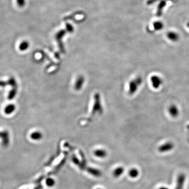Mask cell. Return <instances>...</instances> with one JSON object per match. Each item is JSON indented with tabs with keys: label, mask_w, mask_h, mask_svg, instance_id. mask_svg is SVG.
<instances>
[{
	"label": "cell",
	"mask_w": 189,
	"mask_h": 189,
	"mask_svg": "<svg viewBox=\"0 0 189 189\" xmlns=\"http://www.w3.org/2000/svg\"><path fill=\"white\" fill-rule=\"evenodd\" d=\"M7 86V82H4V81H0V87H4Z\"/></svg>",
	"instance_id": "obj_23"
},
{
	"label": "cell",
	"mask_w": 189,
	"mask_h": 189,
	"mask_svg": "<svg viewBox=\"0 0 189 189\" xmlns=\"http://www.w3.org/2000/svg\"><path fill=\"white\" fill-rule=\"evenodd\" d=\"M0 138H2V142L3 147H6L9 145V133L7 131H0Z\"/></svg>",
	"instance_id": "obj_5"
},
{
	"label": "cell",
	"mask_w": 189,
	"mask_h": 189,
	"mask_svg": "<svg viewBox=\"0 0 189 189\" xmlns=\"http://www.w3.org/2000/svg\"><path fill=\"white\" fill-rule=\"evenodd\" d=\"M142 79L141 77H138L133 79L129 83V93L130 94H133L137 90L138 87L141 85Z\"/></svg>",
	"instance_id": "obj_1"
},
{
	"label": "cell",
	"mask_w": 189,
	"mask_h": 189,
	"mask_svg": "<svg viewBox=\"0 0 189 189\" xmlns=\"http://www.w3.org/2000/svg\"><path fill=\"white\" fill-rule=\"evenodd\" d=\"M7 85L11 86L12 88H17V84L14 77H11L7 82Z\"/></svg>",
	"instance_id": "obj_12"
},
{
	"label": "cell",
	"mask_w": 189,
	"mask_h": 189,
	"mask_svg": "<svg viewBox=\"0 0 189 189\" xmlns=\"http://www.w3.org/2000/svg\"><path fill=\"white\" fill-rule=\"evenodd\" d=\"M167 1L166 0H161L158 5L157 9L156 11V16L160 17L162 15L164 10L167 5Z\"/></svg>",
	"instance_id": "obj_7"
},
{
	"label": "cell",
	"mask_w": 189,
	"mask_h": 189,
	"mask_svg": "<svg viewBox=\"0 0 189 189\" xmlns=\"http://www.w3.org/2000/svg\"><path fill=\"white\" fill-rule=\"evenodd\" d=\"M186 180V176L184 174L181 173L179 174L176 180V186L174 189H183Z\"/></svg>",
	"instance_id": "obj_4"
},
{
	"label": "cell",
	"mask_w": 189,
	"mask_h": 189,
	"mask_svg": "<svg viewBox=\"0 0 189 189\" xmlns=\"http://www.w3.org/2000/svg\"><path fill=\"white\" fill-rule=\"evenodd\" d=\"M123 168H122V169H121V168H118V169H117L115 171V174L116 176H119L120 174L123 173Z\"/></svg>",
	"instance_id": "obj_22"
},
{
	"label": "cell",
	"mask_w": 189,
	"mask_h": 189,
	"mask_svg": "<svg viewBox=\"0 0 189 189\" xmlns=\"http://www.w3.org/2000/svg\"><path fill=\"white\" fill-rule=\"evenodd\" d=\"M17 91V88H12V89L9 91V94L8 95V99L9 100H12L15 97Z\"/></svg>",
	"instance_id": "obj_14"
},
{
	"label": "cell",
	"mask_w": 189,
	"mask_h": 189,
	"mask_svg": "<svg viewBox=\"0 0 189 189\" xmlns=\"http://www.w3.org/2000/svg\"><path fill=\"white\" fill-rule=\"evenodd\" d=\"M168 112L170 116L173 118H176L179 115V108L178 106L174 104H172L169 107Z\"/></svg>",
	"instance_id": "obj_6"
},
{
	"label": "cell",
	"mask_w": 189,
	"mask_h": 189,
	"mask_svg": "<svg viewBox=\"0 0 189 189\" xmlns=\"http://www.w3.org/2000/svg\"><path fill=\"white\" fill-rule=\"evenodd\" d=\"M66 28L67 29V31L69 32H72L74 30V28L72 27V25H70V24H66Z\"/></svg>",
	"instance_id": "obj_21"
},
{
	"label": "cell",
	"mask_w": 189,
	"mask_h": 189,
	"mask_svg": "<svg viewBox=\"0 0 189 189\" xmlns=\"http://www.w3.org/2000/svg\"><path fill=\"white\" fill-rule=\"evenodd\" d=\"M83 82H84L83 78L82 77H79L77 79L76 84H75V89H80L79 88H80L82 87Z\"/></svg>",
	"instance_id": "obj_15"
},
{
	"label": "cell",
	"mask_w": 189,
	"mask_h": 189,
	"mask_svg": "<svg viewBox=\"0 0 189 189\" xmlns=\"http://www.w3.org/2000/svg\"><path fill=\"white\" fill-rule=\"evenodd\" d=\"M167 38L170 41L176 42L179 40L180 35L176 32L169 31L167 33Z\"/></svg>",
	"instance_id": "obj_8"
},
{
	"label": "cell",
	"mask_w": 189,
	"mask_h": 189,
	"mask_svg": "<svg viewBox=\"0 0 189 189\" xmlns=\"http://www.w3.org/2000/svg\"><path fill=\"white\" fill-rule=\"evenodd\" d=\"M95 154L96 155L99 156V157H104V156H105V155L106 154V152L103 150H97V151L95 152Z\"/></svg>",
	"instance_id": "obj_18"
},
{
	"label": "cell",
	"mask_w": 189,
	"mask_h": 189,
	"mask_svg": "<svg viewBox=\"0 0 189 189\" xmlns=\"http://www.w3.org/2000/svg\"><path fill=\"white\" fill-rule=\"evenodd\" d=\"M158 189H169V188H168L166 186H162V187H160V188H159Z\"/></svg>",
	"instance_id": "obj_24"
},
{
	"label": "cell",
	"mask_w": 189,
	"mask_h": 189,
	"mask_svg": "<svg viewBox=\"0 0 189 189\" xmlns=\"http://www.w3.org/2000/svg\"><path fill=\"white\" fill-rule=\"evenodd\" d=\"M174 147V145L173 142L168 141L161 145L158 148V151L161 153H164L171 151Z\"/></svg>",
	"instance_id": "obj_2"
},
{
	"label": "cell",
	"mask_w": 189,
	"mask_h": 189,
	"mask_svg": "<svg viewBox=\"0 0 189 189\" xmlns=\"http://www.w3.org/2000/svg\"><path fill=\"white\" fill-rule=\"evenodd\" d=\"M54 181L52 179H48L46 181V183L47 186H52L54 184Z\"/></svg>",
	"instance_id": "obj_19"
},
{
	"label": "cell",
	"mask_w": 189,
	"mask_h": 189,
	"mask_svg": "<svg viewBox=\"0 0 189 189\" xmlns=\"http://www.w3.org/2000/svg\"><path fill=\"white\" fill-rule=\"evenodd\" d=\"M167 1H172V0H166Z\"/></svg>",
	"instance_id": "obj_26"
},
{
	"label": "cell",
	"mask_w": 189,
	"mask_h": 189,
	"mask_svg": "<svg viewBox=\"0 0 189 189\" xmlns=\"http://www.w3.org/2000/svg\"><path fill=\"white\" fill-rule=\"evenodd\" d=\"M151 84L154 89H158L162 84V79L160 76L158 75L152 76L150 78Z\"/></svg>",
	"instance_id": "obj_3"
},
{
	"label": "cell",
	"mask_w": 189,
	"mask_h": 189,
	"mask_svg": "<svg viewBox=\"0 0 189 189\" xmlns=\"http://www.w3.org/2000/svg\"><path fill=\"white\" fill-rule=\"evenodd\" d=\"M29 44L27 41H23L19 45V49L21 51H25L29 47Z\"/></svg>",
	"instance_id": "obj_11"
},
{
	"label": "cell",
	"mask_w": 189,
	"mask_h": 189,
	"mask_svg": "<svg viewBox=\"0 0 189 189\" xmlns=\"http://www.w3.org/2000/svg\"><path fill=\"white\" fill-rule=\"evenodd\" d=\"M138 175V171L136 169H132L129 171V176L131 178H136Z\"/></svg>",
	"instance_id": "obj_16"
},
{
	"label": "cell",
	"mask_w": 189,
	"mask_h": 189,
	"mask_svg": "<svg viewBox=\"0 0 189 189\" xmlns=\"http://www.w3.org/2000/svg\"><path fill=\"white\" fill-rule=\"evenodd\" d=\"M15 109V106L14 104H9L7 105L5 109H4V112L6 115H10L14 111Z\"/></svg>",
	"instance_id": "obj_10"
},
{
	"label": "cell",
	"mask_w": 189,
	"mask_h": 189,
	"mask_svg": "<svg viewBox=\"0 0 189 189\" xmlns=\"http://www.w3.org/2000/svg\"><path fill=\"white\" fill-rule=\"evenodd\" d=\"M16 3L19 7H22L25 5L26 1L25 0H16Z\"/></svg>",
	"instance_id": "obj_17"
},
{
	"label": "cell",
	"mask_w": 189,
	"mask_h": 189,
	"mask_svg": "<svg viewBox=\"0 0 189 189\" xmlns=\"http://www.w3.org/2000/svg\"><path fill=\"white\" fill-rule=\"evenodd\" d=\"M161 0H148L147 1V4L148 5H151L154 4V3H157L158 2H160Z\"/></svg>",
	"instance_id": "obj_20"
},
{
	"label": "cell",
	"mask_w": 189,
	"mask_h": 189,
	"mask_svg": "<svg viewBox=\"0 0 189 189\" xmlns=\"http://www.w3.org/2000/svg\"><path fill=\"white\" fill-rule=\"evenodd\" d=\"M186 26L188 27V28H189V21L186 23Z\"/></svg>",
	"instance_id": "obj_25"
},
{
	"label": "cell",
	"mask_w": 189,
	"mask_h": 189,
	"mask_svg": "<svg viewBox=\"0 0 189 189\" xmlns=\"http://www.w3.org/2000/svg\"><path fill=\"white\" fill-rule=\"evenodd\" d=\"M42 137V135L41 132L36 131V132H33L31 135V138L33 140H40Z\"/></svg>",
	"instance_id": "obj_13"
},
{
	"label": "cell",
	"mask_w": 189,
	"mask_h": 189,
	"mask_svg": "<svg viewBox=\"0 0 189 189\" xmlns=\"http://www.w3.org/2000/svg\"><path fill=\"white\" fill-rule=\"evenodd\" d=\"M153 27L155 31H161L164 27V23L161 21H157L153 23Z\"/></svg>",
	"instance_id": "obj_9"
}]
</instances>
